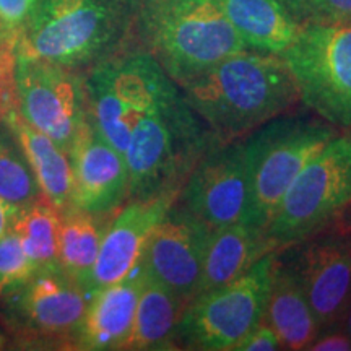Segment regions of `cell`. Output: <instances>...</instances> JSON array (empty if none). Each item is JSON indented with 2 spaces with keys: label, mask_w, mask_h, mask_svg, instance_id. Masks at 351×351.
<instances>
[{
  "label": "cell",
  "mask_w": 351,
  "mask_h": 351,
  "mask_svg": "<svg viewBox=\"0 0 351 351\" xmlns=\"http://www.w3.org/2000/svg\"><path fill=\"white\" fill-rule=\"evenodd\" d=\"M194 112L221 142L251 134L300 101L280 56L243 51L219 60L182 88Z\"/></svg>",
  "instance_id": "6da1fadb"
},
{
  "label": "cell",
  "mask_w": 351,
  "mask_h": 351,
  "mask_svg": "<svg viewBox=\"0 0 351 351\" xmlns=\"http://www.w3.org/2000/svg\"><path fill=\"white\" fill-rule=\"evenodd\" d=\"M217 137L166 78L130 132L124 160L129 199H179L189 174Z\"/></svg>",
  "instance_id": "7a4b0ae2"
},
{
  "label": "cell",
  "mask_w": 351,
  "mask_h": 351,
  "mask_svg": "<svg viewBox=\"0 0 351 351\" xmlns=\"http://www.w3.org/2000/svg\"><path fill=\"white\" fill-rule=\"evenodd\" d=\"M140 0H39L19 56L82 72L121 52Z\"/></svg>",
  "instance_id": "3957f363"
},
{
  "label": "cell",
  "mask_w": 351,
  "mask_h": 351,
  "mask_svg": "<svg viewBox=\"0 0 351 351\" xmlns=\"http://www.w3.org/2000/svg\"><path fill=\"white\" fill-rule=\"evenodd\" d=\"M137 25L147 51L181 88L247 51L217 0H140Z\"/></svg>",
  "instance_id": "277c9868"
},
{
  "label": "cell",
  "mask_w": 351,
  "mask_h": 351,
  "mask_svg": "<svg viewBox=\"0 0 351 351\" xmlns=\"http://www.w3.org/2000/svg\"><path fill=\"white\" fill-rule=\"evenodd\" d=\"M337 135V127L319 116L315 119L302 114H282L247 134L244 150L249 199L244 225L263 234L300 171Z\"/></svg>",
  "instance_id": "5b68a950"
},
{
  "label": "cell",
  "mask_w": 351,
  "mask_h": 351,
  "mask_svg": "<svg viewBox=\"0 0 351 351\" xmlns=\"http://www.w3.org/2000/svg\"><path fill=\"white\" fill-rule=\"evenodd\" d=\"M351 204V130L333 137L307 161L285 192L263 231L271 247H288L317 234Z\"/></svg>",
  "instance_id": "8992f818"
},
{
  "label": "cell",
  "mask_w": 351,
  "mask_h": 351,
  "mask_svg": "<svg viewBox=\"0 0 351 351\" xmlns=\"http://www.w3.org/2000/svg\"><path fill=\"white\" fill-rule=\"evenodd\" d=\"M280 57L306 108L337 129L351 130V23L302 25Z\"/></svg>",
  "instance_id": "52a82bcc"
},
{
  "label": "cell",
  "mask_w": 351,
  "mask_h": 351,
  "mask_svg": "<svg viewBox=\"0 0 351 351\" xmlns=\"http://www.w3.org/2000/svg\"><path fill=\"white\" fill-rule=\"evenodd\" d=\"M271 267L274 252L234 282L197 295L182 309L174 339L192 350H234L265 315Z\"/></svg>",
  "instance_id": "ba28073f"
},
{
  "label": "cell",
  "mask_w": 351,
  "mask_h": 351,
  "mask_svg": "<svg viewBox=\"0 0 351 351\" xmlns=\"http://www.w3.org/2000/svg\"><path fill=\"white\" fill-rule=\"evenodd\" d=\"M168 77L148 51L117 52L85 77L90 119L122 155L132 129Z\"/></svg>",
  "instance_id": "9c48e42d"
},
{
  "label": "cell",
  "mask_w": 351,
  "mask_h": 351,
  "mask_svg": "<svg viewBox=\"0 0 351 351\" xmlns=\"http://www.w3.org/2000/svg\"><path fill=\"white\" fill-rule=\"evenodd\" d=\"M90 293L60 269H39L5 298V320L23 343L75 345Z\"/></svg>",
  "instance_id": "30bf717a"
},
{
  "label": "cell",
  "mask_w": 351,
  "mask_h": 351,
  "mask_svg": "<svg viewBox=\"0 0 351 351\" xmlns=\"http://www.w3.org/2000/svg\"><path fill=\"white\" fill-rule=\"evenodd\" d=\"M16 111L65 153L88 119L85 77L32 57L16 59Z\"/></svg>",
  "instance_id": "8fae6325"
},
{
  "label": "cell",
  "mask_w": 351,
  "mask_h": 351,
  "mask_svg": "<svg viewBox=\"0 0 351 351\" xmlns=\"http://www.w3.org/2000/svg\"><path fill=\"white\" fill-rule=\"evenodd\" d=\"M212 228L181 205L166 212L145 239L138 267L169 289L184 306L199 291Z\"/></svg>",
  "instance_id": "7c38bea8"
},
{
  "label": "cell",
  "mask_w": 351,
  "mask_h": 351,
  "mask_svg": "<svg viewBox=\"0 0 351 351\" xmlns=\"http://www.w3.org/2000/svg\"><path fill=\"white\" fill-rule=\"evenodd\" d=\"M179 195L184 207L212 230L244 223L249 199L244 140H215Z\"/></svg>",
  "instance_id": "4fadbf2b"
},
{
  "label": "cell",
  "mask_w": 351,
  "mask_h": 351,
  "mask_svg": "<svg viewBox=\"0 0 351 351\" xmlns=\"http://www.w3.org/2000/svg\"><path fill=\"white\" fill-rule=\"evenodd\" d=\"M69 158L73 176V207L108 215L129 197L124 155L99 134L90 114L70 147Z\"/></svg>",
  "instance_id": "5bb4252c"
},
{
  "label": "cell",
  "mask_w": 351,
  "mask_h": 351,
  "mask_svg": "<svg viewBox=\"0 0 351 351\" xmlns=\"http://www.w3.org/2000/svg\"><path fill=\"white\" fill-rule=\"evenodd\" d=\"M178 199L130 200L109 223L101 241L98 257L86 283V291L119 282L132 271L142 252L145 239Z\"/></svg>",
  "instance_id": "9a60e30c"
},
{
  "label": "cell",
  "mask_w": 351,
  "mask_h": 351,
  "mask_svg": "<svg viewBox=\"0 0 351 351\" xmlns=\"http://www.w3.org/2000/svg\"><path fill=\"white\" fill-rule=\"evenodd\" d=\"M296 274L320 327L340 322L351 304V243L326 239L309 245Z\"/></svg>",
  "instance_id": "2e32d148"
},
{
  "label": "cell",
  "mask_w": 351,
  "mask_h": 351,
  "mask_svg": "<svg viewBox=\"0 0 351 351\" xmlns=\"http://www.w3.org/2000/svg\"><path fill=\"white\" fill-rule=\"evenodd\" d=\"M147 275L138 263L119 282L91 293L85 317L78 328V350H122L134 326L135 311Z\"/></svg>",
  "instance_id": "e0dca14e"
},
{
  "label": "cell",
  "mask_w": 351,
  "mask_h": 351,
  "mask_svg": "<svg viewBox=\"0 0 351 351\" xmlns=\"http://www.w3.org/2000/svg\"><path fill=\"white\" fill-rule=\"evenodd\" d=\"M245 47L282 56L295 43L301 26L280 0H217Z\"/></svg>",
  "instance_id": "ac0fdd59"
},
{
  "label": "cell",
  "mask_w": 351,
  "mask_h": 351,
  "mask_svg": "<svg viewBox=\"0 0 351 351\" xmlns=\"http://www.w3.org/2000/svg\"><path fill=\"white\" fill-rule=\"evenodd\" d=\"M263 319L289 350H304L314 343L320 324L307 302L296 270L274 263Z\"/></svg>",
  "instance_id": "d6986e66"
},
{
  "label": "cell",
  "mask_w": 351,
  "mask_h": 351,
  "mask_svg": "<svg viewBox=\"0 0 351 351\" xmlns=\"http://www.w3.org/2000/svg\"><path fill=\"white\" fill-rule=\"evenodd\" d=\"M270 252L262 232L244 223L212 230L197 295L234 282Z\"/></svg>",
  "instance_id": "ffe728a7"
},
{
  "label": "cell",
  "mask_w": 351,
  "mask_h": 351,
  "mask_svg": "<svg viewBox=\"0 0 351 351\" xmlns=\"http://www.w3.org/2000/svg\"><path fill=\"white\" fill-rule=\"evenodd\" d=\"M5 119L19 137L25 155L32 165L41 199L57 212L73 207V176L69 153H65L43 132L33 129L20 116L16 108L7 114Z\"/></svg>",
  "instance_id": "44dd1931"
},
{
  "label": "cell",
  "mask_w": 351,
  "mask_h": 351,
  "mask_svg": "<svg viewBox=\"0 0 351 351\" xmlns=\"http://www.w3.org/2000/svg\"><path fill=\"white\" fill-rule=\"evenodd\" d=\"M184 307L168 288L147 276L132 332L122 350L169 348Z\"/></svg>",
  "instance_id": "7402d4cb"
},
{
  "label": "cell",
  "mask_w": 351,
  "mask_h": 351,
  "mask_svg": "<svg viewBox=\"0 0 351 351\" xmlns=\"http://www.w3.org/2000/svg\"><path fill=\"white\" fill-rule=\"evenodd\" d=\"M108 223L104 215L77 207L60 212L59 267L86 289Z\"/></svg>",
  "instance_id": "603a6c76"
},
{
  "label": "cell",
  "mask_w": 351,
  "mask_h": 351,
  "mask_svg": "<svg viewBox=\"0 0 351 351\" xmlns=\"http://www.w3.org/2000/svg\"><path fill=\"white\" fill-rule=\"evenodd\" d=\"M0 200L12 215L41 200L32 165L7 119H0Z\"/></svg>",
  "instance_id": "cb8c5ba5"
},
{
  "label": "cell",
  "mask_w": 351,
  "mask_h": 351,
  "mask_svg": "<svg viewBox=\"0 0 351 351\" xmlns=\"http://www.w3.org/2000/svg\"><path fill=\"white\" fill-rule=\"evenodd\" d=\"M12 231L20 238L21 247L36 269L59 263L60 212L43 199L12 218Z\"/></svg>",
  "instance_id": "d4e9b609"
},
{
  "label": "cell",
  "mask_w": 351,
  "mask_h": 351,
  "mask_svg": "<svg viewBox=\"0 0 351 351\" xmlns=\"http://www.w3.org/2000/svg\"><path fill=\"white\" fill-rule=\"evenodd\" d=\"M38 269L21 247L15 231L8 230L0 236V300L23 287Z\"/></svg>",
  "instance_id": "484cf974"
},
{
  "label": "cell",
  "mask_w": 351,
  "mask_h": 351,
  "mask_svg": "<svg viewBox=\"0 0 351 351\" xmlns=\"http://www.w3.org/2000/svg\"><path fill=\"white\" fill-rule=\"evenodd\" d=\"M300 25L351 23V0H280Z\"/></svg>",
  "instance_id": "4316f807"
},
{
  "label": "cell",
  "mask_w": 351,
  "mask_h": 351,
  "mask_svg": "<svg viewBox=\"0 0 351 351\" xmlns=\"http://www.w3.org/2000/svg\"><path fill=\"white\" fill-rule=\"evenodd\" d=\"M16 59L19 38L0 29V119L16 108Z\"/></svg>",
  "instance_id": "83f0119b"
},
{
  "label": "cell",
  "mask_w": 351,
  "mask_h": 351,
  "mask_svg": "<svg viewBox=\"0 0 351 351\" xmlns=\"http://www.w3.org/2000/svg\"><path fill=\"white\" fill-rule=\"evenodd\" d=\"M39 0H0V29L20 39Z\"/></svg>",
  "instance_id": "f1b7e54d"
},
{
  "label": "cell",
  "mask_w": 351,
  "mask_h": 351,
  "mask_svg": "<svg viewBox=\"0 0 351 351\" xmlns=\"http://www.w3.org/2000/svg\"><path fill=\"white\" fill-rule=\"evenodd\" d=\"M282 348L276 332L267 322H258L243 340L236 345L238 351H274Z\"/></svg>",
  "instance_id": "f546056e"
},
{
  "label": "cell",
  "mask_w": 351,
  "mask_h": 351,
  "mask_svg": "<svg viewBox=\"0 0 351 351\" xmlns=\"http://www.w3.org/2000/svg\"><path fill=\"white\" fill-rule=\"evenodd\" d=\"M314 351H350L351 350V337L346 333H333L327 335L326 339L314 341L309 346Z\"/></svg>",
  "instance_id": "4dcf8cb0"
},
{
  "label": "cell",
  "mask_w": 351,
  "mask_h": 351,
  "mask_svg": "<svg viewBox=\"0 0 351 351\" xmlns=\"http://www.w3.org/2000/svg\"><path fill=\"white\" fill-rule=\"evenodd\" d=\"M12 218L13 215L10 213V210H8L5 205L2 204V200H0V236L5 234V232L12 228Z\"/></svg>",
  "instance_id": "1f68e13d"
},
{
  "label": "cell",
  "mask_w": 351,
  "mask_h": 351,
  "mask_svg": "<svg viewBox=\"0 0 351 351\" xmlns=\"http://www.w3.org/2000/svg\"><path fill=\"white\" fill-rule=\"evenodd\" d=\"M340 322L345 324V328H346V335L351 337V304L348 306V309L345 311V314L341 315Z\"/></svg>",
  "instance_id": "d6a6232c"
}]
</instances>
